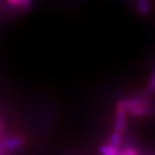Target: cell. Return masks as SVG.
<instances>
[{"label": "cell", "mask_w": 155, "mask_h": 155, "mask_svg": "<svg viewBox=\"0 0 155 155\" xmlns=\"http://www.w3.org/2000/svg\"><path fill=\"white\" fill-rule=\"evenodd\" d=\"M117 108L129 112L134 116H147L155 113V107L142 99H123L117 102Z\"/></svg>", "instance_id": "6da1fadb"}, {"label": "cell", "mask_w": 155, "mask_h": 155, "mask_svg": "<svg viewBox=\"0 0 155 155\" xmlns=\"http://www.w3.org/2000/svg\"><path fill=\"white\" fill-rule=\"evenodd\" d=\"M138 8L141 13H147L149 11L148 0H138Z\"/></svg>", "instance_id": "52a82bcc"}, {"label": "cell", "mask_w": 155, "mask_h": 155, "mask_svg": "<svg viewBox=\"0 0 155 155\" xmlns=\"http://www.w3.org/2000/svg\"><path fill=\"white\" fill-rule=\"evenodd\" d=\"M23 143V138L21 137H13V138H10L8 140L3 141L2 144H1V150L5 151H11L17 149L18 147H21Z\"/></svg>", "instance_id": "7a4b0ae2"}, {"label": "cell", "mask_w": 155, "mask_h": 155, "mask_svg": "<svg viewBox=\"0 0 155 155\" xmlns=\"http://www.w3.org/2000/svg\"><path fill=\"white\" fill-rule=\"evenodd\" d=\"M155 93V70L153 71L152 75H151V79L149 81V86H148V91H147V94H153Z\"/></svg>", "instance_id": "8992f818"}, {"label": "cell", "mask_w": 155, "mask_h": 155, "mask_svg": "<svg viewBox=\"0 0 155 155\" xmlns=\"http://www.w3.org/2000/svg\"><path fill=\"white\" fill-rule=\"evenodd\" d=\"M137 151L135 150V149H133V148H127V149H125V150L122 152V154L123 155H136L137 154Z\"/></svg>", "instance_id": "ba28073f"}, {"label": "cell", "mask_w": 155, "mask_h": 155, "mask_svg": "<svg viewBox=\"0 0 155 155\" xmlns=\"http://www.w3.org/2000/svg\"><path fill=\"white\" fill-rule=\"evenodd\" d=\"M120 143H121V133L114 130L110 137V144L114 145V147H119Z\"/></svg>", "instance_id": "5b68a950"}, {"label": "cell", "mask_w": 155, "mask_h": 155, "mask_svg": "<svg viewBox=\"0 0 155 155\" xmlns=\"http://www.w3.org/2000/svg\"><path fill=\"white\" fill-rule=\"evenodd\" d=\"M11 5H21V2H22V0H8Z\"/></svg>", "instance_id": "9c48e42d"}, {"label": "cell", "mask_w": 155, "mask_h": 155, "mask_svg": "<svg viewBox=\"0 0 155 155\" xmlns=\"http://www.w3.org/2000/svg\"><path fill=\"white\" fill-rule=\"evenodd\" d=\"M125 112L126 111L117 108L115 113V125H114V129L116 131H120V133H122L124 130V127H125V123H126Z\"/></svg>", "instance_id": "3957f363"}, {"label": "cell", "mask_w": 155, "mask_h": 155, "mask_svg": "<svg viewBox=\"0 0 155 155\" xmlns=\"http://www.w3.org/2000/svg\"><path fill=\"white\" fill-rule=\"evenodd\" d=\"M99 152L104 155H117L120 154L119 150H117V147H114L112 144H106L101 145L99 148Z\"/></svg>", "instance_id": "277c9868"}]
</instances>
